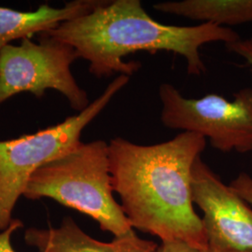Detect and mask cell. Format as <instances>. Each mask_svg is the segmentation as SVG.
Masks as SVG:
<instances>
[{
    "label": "cell",
    "instance_id": "3957f363",
    "mask_svg": "<svg viewBox=\"0 0 252 252\" xmlns=\"http://www.w3.org/2000/svg\"><path fill=\"white\" fill-rule=\"evenodd\" d=\"M108 143L81 142L38 168L24 192L29 200L49 198L92 218L100 229L119 237L133 230L113 195Z\"/></svg>",
    "mask_w": 252,
    "mask_h": 252
},
{
    "label": "cell",
    "instance_id": "8fae6325",
    "mask_svg": "<svg viewBox=\"0 0 252 252\" xmlns=\"http://www.w3.org/2000/svg\"><path fill=\"white\" fill-rule=\"evenodd\" d=\"M231 189L236 192L245 202L252 206V177L247 173H240L229 184Z\"/></svg>",
    "mask_w": 252,
    "mask_h": 252
},
{
    "label": "cell",
    "instance_id": "ba28073f",
    "mask_svg": "<svg viewBox=\"0 0 252 252\" xmlns=\"http://www.w3.org/2000/svg\"><path fill=\"white\" fill-rule=\"evenodd\" d=\"M24 239L38 252H158L159 248L137 236L134 230L102 242L86 234L71 217H64L58 227L27 228Z\"/></svg>",
    "mask_w": 252,
    "mask_h": 252
},
{
    "label": "cell",
    "instance_id": "5bb4252c",
    "mask_svg": "<svg viewBox=\"0 0 252 252\" xmlns=\"http://www.w3.org/2000/svg\"><path fill=\"white\" fill-rule=\"evenodd\" d=\"M158 252H199L188 244L181 241H164L159 245Z\"/></svg>",
    "mask_w": 252,
    "mask_h": 252
},
{
    "label": "cell",
    "instance_id": "277c9868",
    "mask_svg": "<svg viewBox=\"0 0 252 252\" xmlns=\"http://www.w3.org/2000/svg\"><path fill=\"white\" fill-rule=\"evenodd\" d=\"M129 81L130 77L118 75L96 99L77 115L34 134L0 141V232L14 220V209L32 175L81 144V135L86 126L107 108Z\"/></svg>",
    "mask_w": 252,
    "mask_h": 252
},
{
    "label": "cell",
    "instance_id": "9a60e30c",
    "mask_svg": "<svg viewBox=\"0 0 252 252\" xmlns=\"http://www.w3.org/2000/svg\"><path fill=\"white\" fill-rule=\"evenodd\" d=\"M199 252H252L247 251H234V250H229V251H215V250H209L207 249L206 251H199Z\"/></svg>",
    "mask_w": 252,
    "mask_h": 252
},
{
    "label": "cell",
    "instance_id": "7a4b0ae2",
    "mask_svg": "<svg viewBox=\"0 0 252 252\" xmlns=\"http://www.w3.org/2000/svg\"><path fill=\"white\" fill-rule=\"evenodd\" d=\"M43 35L72 46L98 79L115 74L133 76L142 63L124 58L137 52L179 54L186 61L188 74L200 76L207 71L200 54L202 46L228 44L240 38L230 27L211 24L163 25L148 14L140 0L104 1L90 13L62 23Z\"/></svg>",
    "mask_w": 252,
    "mask_h": 252
},
{
    "label": "cell",
    "instance_id": "9c48e42d",
    "mask_svg": "<svg viewBox=\"0 0 252 252\" xmlns=\"http://www.w3.org/2000/svg\"><path fill=\"white\" fill-rule=\"evenodd\" d=\"M105 0H75L63 8L42 4L34 11H21L0 7V51L16 39L43 34L66 21L90 13Z\"/></svg>",
    "mask_w": 252,
    "mask_h": 252
},
{
    "label": "cell",
    "instance_id": "4fadbf2b",
    "mask_svg": "<svg viewBox=\"0 0 252 252\" xmlns=\"http://www.w3.org/2000/svg\"><path fill=\"white\" fill-rule=\"evenodd\" d=\"M23 227V221L14 218L9 227L0 232V252H17L12 245V236Z\"/></svg>",
    "mask_w": 252,
    "mask_h": 252
},
{
    "label": "cell",
    "instance_id": "8992f818",
    "mask_svg": "<svg viewBox=\"0 0 252 252\" xmlns=\"http://www.w3.org/2000/svg\"><path fill=\"white\" fill-rule=\"evenodd\" d=\"M39 36V43L25 38L20 45L9 44L0 51V104L26 92L40 98L53 89L81 112L91 102L71 72L79 54L72 46Z\"/></svg>",
    "mask_w": 252,
    "mask_h": 252
},
{
    "label": "cell",
    "instance_id": "52a82bcc",
    "mask_svg": "<svg viewBox=\"0 0 252 252\" xmlns=\"http://www.w3.org/2000/svg\"><path fill=\"white\" fill-rule=\"evenodd\" d=\"M192 200L203 211L207 249L252 252V208L199 157L192 168Z\"/></svg>",
    "mask_w": 252,
    "mask_h": 252
},
{
    "label": "cell",
    "instance_id": "6da1fadb",
    "mask_svg": "<svg viewBox=\"0 0 252 252\" xmlns=\"http://www.w3.org/2000/svg\"><path fill=\"white\" fill-rule=\"evenodd\" d=\"M207 139L180 132L162 143L139 145L124 137L108 142L114 192L130 225L164 241L207 250L203 220L194 210L192 168Z\"/></svg>",
    "mask_w": 252,
    "mask_h": 252
},
{
    "label": "cell",
    "instance_id": "5b68a950",
    "mask_svg": "<svg viewBox=\"0 0 252 252\" xmlns=\"http://www.w3.org/2000/svg\"><path fill=\"white\" fill-rule=\"evenodd\" d=\"M161 122L166 128L195 133L222 153L252 152V88L228 100L217 94L186 98L170 83L159 87Z\"/></svg>",
    "mask_w": 252,
    "mask_h": 252
},
{
    "label": "cell",
    "instance_id": "7c38bea8",
    "mask_svg": "<svg viewBox=\"0 0 252 252\" xmlns=\"http://www.w3.org/2000/svg\"><path fill=\"white\" fill-rule=\"evenodd\" d=\"M227 51L242 57L250 64L252 70V36L249 38H239L234 42L225 44Z\"/></svg>",
    "mask_w": 252,
    "mask_h": 252
},
{
    "label": "cell",
    "instance_id": "30bf717a",
    "mask_svg": "<svg viewBox=\"0 0 252 252\" xmlns=\"http://www.w3.org/2000/svg\"><path fill=\"white\" fill-rule=\"evenodd\" d=\"M162 13L229 27L252 23V0H182L153 5Z\"/></svg>",
    "mask_w": 252,
    "mask_h": 252
}]
</instances>
